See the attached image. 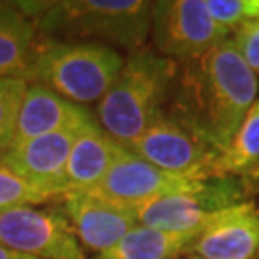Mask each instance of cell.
I'll list each match as a JSON object with an SVG mask.
<instances>
[{
  "label": "cell",
  "mask_w": 259,
  "mask_h": 259,
  "mask_svg": "<svg viewBox=\"0 0 259 259\" xmlns=\"http://www.w3.org/2000/svg\"><path fill=\"white\" fill-rule=\"evenodd\" d=\"M37 40V22L22 2H0V77L25 81Z\"/></svg>",
  "instance_id": "9a60e30c"
},
{
  "label": "cell",
  "mask_w": 259,
  "mask_h": 259,
  "mask_svg": "<svg viewBox=\"0 0 259 259\" xmlns=\"http://www.w3.org/2000/svg\"><path fill=\"white\" fill-rule=\"evenodd\" d=\"M84 126H67L14 145L0 153V163L39 190L53 195L54 199H61V195L66 194V165L71 148Z\"/></svg>",
  "instance_id": "9c48e42d"
},
{
  "label": "cell",
  "mask_w": 259,
  "mask_h": 259,
  "mask_svg": "<svg viewBox=\"0 0 259 259\" xmlns=\"http://www.w3.org/2000/svg\"><path fill=\"white\" fill-rule=\"evenodd\" d=\"M98 121L81 130L66 165V192H93L123 152Z\"/></svg>",
  "instance_id": "5bb4252c"
},
{
  "label": "cell",
  "mask_w": 259,
  "mask_h": 259,
  "mask_svg": "<svg viewBox=\"0 0 259 259\" xmlns=\"http://www.w3.org/2000/svg\"><path fill=\"white\" fill-rule=\"evenodd\" d=\"M0 259H37V257L25 256V254H20V252H15V251L5 249V247H0Z\"/></svg>",
  "instance_id": "603a6c76"
},
{
  "label": "cell",
  "mask_w": 259,
  "mask_h": 259,
  "mask_svg": "<svg viewBox=\"0 0 259 259\" xmlns=\"http://www.w3.org/2000/svg\"><path fill=\"white\" fill-rule=\"evenodd\" d=\"M51 199L54 197L25 182L0 163V209L14 205H37Z\"/></svg>",
  "instance_id": "d6986e66"
},
{
  "label": "cell",
  "mask_w": 259,
  "mask_h": 259,
  "mask_svg": "<svg viewBox=\"0 0 259 259\" xmlns=\"http://www.w3.org/2000/svg\"><path fill=\"white\" fill-rule=\"evenodd\" d=\"M229 30L210 17L205 0L152 2V39L155 51L185 64L202 58L229 39Z\"/></svg>",
  "instance_id": "8992f818"
},
{
  "label": "cell",
  "mask_w": 259,
  "mask_h": 259,
  "mask_svg": "<svg viewBox=\"0 0 259 259\" xmlns=\"http://www.w3.org/2000/svg\"><path fill=\"white\" fill-rule=\"evenodd\" d=\"M195 237L138 224L95 259H177L190 251Z\"/></svg>",
  "instance_id": "2e32d148"
},
{
  "label": "cell",
  "mask_w": 259,
  "mask_h": 259,
  "mask_svg": "<svg viewBox=\"0 0 259 259\" xmlns=\"http://www.w3.org/2000/svg\"><path fill=\"white\" fill-rule=\"evenodd\" d=\"M205 4L210 17L229 32L259 17V0H205Z\"/></svg>",
  "instance_id": "ffe728a7"
},
{
  "label": "cell",
  "mask_w": 259,
  "mask_h": 259,
  "mask_svg": "<svg viewBox=\"0 0 259 259\" xmlns=\"http://www.w3.org/2000/svg\"><path fill=\"white\" fill-rule=\"evenodd\" d=\"M128 150L165 172L192 180L214 179L217 160L221 157L214 148L165 111Z\"/></svg>",
  "instance_id": "52a82bcc"
},
{
  "label": "cell",
  "mask_w": 259,
  "mask_h": 259,
  "mask_svg": "<svg viewBox=\"0 0 259 259\" xmlns=\"http://www.w3.org/2000/svg\"><path fill=\"white\" fill-rule=\"evenodd\" d=\"M209 180V179H207ZM207 180H192L148 163L138 155L123 148L120 157L111 165L110 172L93 194L106 197L121 204L135 205L157 197L187 194L199 190Z\"/></svg>",
  "instance_id": "30bf717a"
},
{
  "label": "cell",
  "mask_w": 259,
  "mask_h": 259,
  "mask_svg": "<svg viewBox=\"0 0 259 259\" xmlns=\"http://www.w3.org/2000/svg\"><path fill=\"white\" fill-rule=\"evenodd\" d=\"M259 81L232 39L179 67L165 113L222 155L257 100Z\"/></svg>",
  "instance_id": "6da1fadb"
},
{
  "label": "cell",
  "mask_w": 259,
  "mask_h": 259,
  "mask_svg": "<svg viewBox=\"0 0 259 259\" xmlns=\"http://www.w3.org/2000/svg\"><path fill=\"white\" fill-rule=\"evenodd\" d=\"M259 163V96L215 165V177H244Z\"/></svg>",
  "instance_id": "e0dca14e"
},
{
  "label": "cell",
  "mask_w": 259,
  "mask_h": 259,
  "mask_svg": "<svg viewBox=\"0 0 259 259\" xmlns=\"http://www.w3.org/2000/svg\"><path fill=\"white\" fill-rule=\"evenodd\" d=\"M232 42L251 71L259 74V17L239 25L234 30Z\"/></svg>",
  "instance_id": "44dd1931"
},
{
  "label": "cell",
  "mask_w": 259,
  "mask_h": 259,
  "mask_svg": "<svg viewBox=\"0 0 259 259\" xmlns=\"http://www.w3.org/2000/svg\"><path fill=\"white\" fill-rule=\"evenodd\" d=\"M187 259H202V257H199V256H192V254H190V257H187Z\"/></svg>",
  "instance_id": "cb8c5ba5"
},
{
  "label": "cell",
  "mask_w": 259,
  "mask_h": 259,
  "mask_svg": "<svg viewBox=\"0 0 259 259\" xmlns=\"http://www.w3.org/2000/svg\"><path fill=\"white\" fill-rule=\"evenodd\" d=\"M125 64L116 49L86 40H37L27 82L48 86L76 105L100 101Z\"/></svg>",
  "instance_id": "277c9868"
},
{
  "label": "cell",
  "mask_w": 259,
  "mask_h": 259,
  "mask_svg": "<svg viewBox=\"0 0 259 259\" xmlns=\"http://www.w3.org/2000/svg\"><path fill=\"white\" fill-rule=\"evenodd\" d=\"M27 81L14 77H0V153L10 148L15 123L27 91Z\"/></svg>",
  "instance_id": "ac0fdd59"
},
{
  "label": "cell",
  "mask_w": 259,
  "mask_h": 259,
  "mask_svg": "<svg viewBox=\"0 0 259 259\" xmlns=\"http://www.w3.org/2000/svg\"><path fill=\"white\" fill-rule=\"evenodd\" d=\"M0 247L37 259H86L66 217L32 205L0 209Z\"/></svg>",
  "instance_id": "ba28073f"
},
{
  "label": "cell",
  "mask_w": 259,
  "mask_h": 259,
  "mask_svg": "<svg viewBox=\"0 0 259 259\" xmlns=\"http://www.w3.org/2000/svg\"><path fill=\"white\" fill-rule=\"evenodd\" d=\"M61 214L69 222L81 244L98 254L115 246L128 231L138 226L132 205L110 200L93 192L61 195Z\"/></svg>",
  "instance_id": "8fae6325"
},
{
  "label": "cell",
  "mask_w": 259,
  "mask_h": 259,
  "mask_svg": "<svg viewBox=\"0 0 259 259\" xmlns=\"http://www.w3.org/2000/svg\"><path fill=\"white\" fill-rule=\"evenodd\" d=\"M249 195L241 177L209 179L199 190L157 197L132 205L140 226L199 236L229 207Z\"/></svg>",
  "instance_id": "5b68a950"
},
{
  "label": "cell",
  "mask_w": 259,
  "mask_h": 259,
  "mask_svg": "<svg viewBox=\"0 0 259 259\" xmlns=\"http://www.w3.org/2000/svg\"><path fill=\"white\" fill-rule=\"evenodd\" d=\"M37 30L59 40H86L135 53L152 34V2L145 0H63L46 2Z\"/></svg>",
  "instance_id": "3957f363"
},
{
  "label": "cell",
  "mask_w": 259,
  "mask_h": 259,
  "mask_svg": "<svg viewBox=\"0 0 259 259\" xmlns=\"http://www.w3.org/2000/svg\"><path fill=\"white\" fill-rule=\"evenodd\" d=\"M96 118L86 108L66 100L48 86L29 82L20 105L12 145L59 132L67 126H81Z\"/></svg>",
  "instance_id": "4fadbf2b"
},
{
  "label": "cell",
  "mask_w": 259,
  "mask_h": 259,
  "mask_svg": "<svg viewBox=\"0 0 259 259\" xmlns=\"http://www.w3.org/2000/svg\"><path fill=\"white\" fill-rule=\"evenodd\" d=\"M242 182L246 184V189L249 194H256L259 190V163L254 168H251L244 177H241Z\"/></svg>",
  "instance_id": "7402d4cb"
},
{
  "label": "cell",
  "mask_w": 259,
  "mask_h": 259,
  "mask_svg": "<svg viewBox=\"0 0 259 259\" xmlns=\"http://www.w3.org/2000/svg\"><path fill=\"white\" fill-rule=\"evenodd\" d=\"M202 259H259V209L244 200L226 209L190 246Z\"/></svg>",
  "instance_id": "7c38bea8"
},
{
  "label": "cell",
  "mask_w": 259,
  "mask_h": 259,
  "mask_svg": "<svg viewBox=\"0 0 259 259\" xmlns=\"http://www.w3.org/2000/svg\"><path fill=\"white\" fill-rule=\"evenodd\" d=\"M179 67L157 51L143 48L132 53L116 81L98 101V125L128 148L165 111Z\"/></svg>",
  "instance_id": "7a4b0ae2"
}]
</instances>
